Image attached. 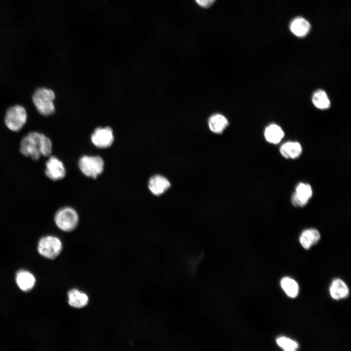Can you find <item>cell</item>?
I'll list each match as a JSON object with an SVG mask.
<instances>
[{"instance_id":"obj_3","label":"cell","mask_w":351,"mask_h":351,"mask_svg":"<svg viewBox=\"0 0 351 351\" xmlns=\"http://www.w3.org/2000/svg\"><path fill=\"white\" fill-rule=\"evenodd\" d=\"M54 221L57 226L66 232L74 230L78 225V216L76 211L70 207H64L55 213Z\"/></svg>"},{"instance_id":"obj_21","label":"cell","mask_w":351,"mask_h":351,"mask_svg":"<svg viewBox=\"0 0 351 351\" xmlns=\"http://www.w3.org/2000/svg\"><path fill=\"white\" fill-rule=\"evenodd\" d=\"M276 343L286 351H294L298 348V345L296 342L284 336L277 338Z\"/></svg>"},{"instance_id":"obj_18","label":"cell","mask_w":351,"mask_h":351,"mask_svg":"<svg viewBox=\"0 0 351 351\" xmlns=\"http://www.w3.org/2000/svg\"><path fill=\"white\" fill-rule=\"evenodd\" d=\"M264 135L267 141L277 144L283 137L284 133L280 126L276 124H271L266 128Z\"/></svg>"},{"instance_id":"obj_8","label":"cell","mask_w":351,"mask_h":351,"mask_svg":"<svg viewBox=\"0 0 351 351\" xmlns=\"http://www.w3.org/2000/svg\"><path fill=\"white\" fill-rule=\"evenodd\" d=\"M91 141L96 147L106 148L110 147L114 141L112 129L109 127L97 128L91 136Z\"/></svg>"},{"instance_id":"obj_10","label":"cell","mask_w":351,"mask_h":351,"mask_svg":"<svg viewBox=\"0 0 351 351\" xmlns=\"http://www.w3.org/2000/svg\"><path fill=\"white\" fill-rule=\"evenodd\" d=\"M170 186L171 183L169 180L160 175L152 176L149 181V189L151 193L156 195L163 194Z\"/></svg>"},{"instance_id":"obj_2","label":"cell","mask_w":351,"mask_h":351,"mask_svg":"<svg viewBox=\"0 0 351 351\" xmlns=\"http://www.w3.org/2000/svg\"><path fill=\"white\" fill-rule=\"evenodd\" d=\"M54 92L51 89L39 88L35 90L33 96V102L38 111L43 116H49L54 113L55 107L53 101Z\"/></svg>"},{"instance_id":"obj_7","label":"cell","mask_w":351,"mask_h":351,"mask_svg":"<svg viewBox=\"0 0 351 351\" xmlns=\"http://www.w3.org/2000/svg\"><path fill=\"white\" fill-rule=\"evenodd\" d=\"M45 176L53 181L63 179L66 175V170L61 161L55 156H50L45 163Z\"/></svg>"},{"instance_id":"obj_4","label":"cell","mask_w":351,"mask_h":351,"mask_svg":"<svg viewBox=\"0 0 351 351\" xmlns=\"http://www.w3.org/2000/svg\"><path fill=\"white\" fill-rule=\"evenodd\" d=\"M62 244L60 240L53 235H46L39 241L38 251L42 256L50 259H55L60 253Z\"/></svg>"},{"instance_id":"obj_22","label":"cell","mask_w":351,"mask_h":351,"mask_svg":"<svg viewBox=\"0 0 351 351\" xmlns=\"http://www.w3.org/2000/svg\"><path fill=\"white\" fill-rule=\"evenodd\" d=\"M215 0H195L198 5L203 8L210 7Z\"/></svg>"},{"instance_id":"obj_15","label":"cell","mask_w":351,"mask_h":351,"mask_svg":"<svg viewBox=\"0 0 351 351\" xmlns=\"http://www.w3.org/2000/svg\"><path fill=\"white\" fill-rule=\"evenodd\" d=\"M330 292L333 299L339 300L347 297L349 291L344 282L340 279H335L332 282Z\"/></svg>"},{"instance_id":"obj_14","label":"cell","mask_w":351,"mask_h":351,"mask_svg":"<svg viewBox=\"0 0 351 351\" xmlns=\"http://www.w3.org/2000/svg\"><path fill=\"white\" fill-rule=\"evenodd\" d=\"M19 287L23 291H28L34 287L35 278L33 275L26 271L18 272L16 277Z\"/></svg>"},{"instance_id":"obj_20","label":"cell","mask_w":351,"mask_h":351,"mask_svg":"<svg viewBox=\"0 0 351 351\" xmlns=\"http://www.w3.org/2000/svg\"><path fill=\"white\" fill-rule=\"evenodd\" d=\"M280 284L282 289L288 296L294 298L297 296L299 288L294 280L285 277L281 279Z\"/></svg>"},{"instance_id":"obj_17","label":"cell","mask_w":351,"mask_h":351,"mask_svg":"<svg viewBox=\"0 0 351 351\" xmlns=\"http://www.w3.org/2000/svg\"><path fill=\"white\" fill-rule=\"evenodd\" d=\"M280 152L286 158L294 159L300 155L302 147L297 142H287L281 145Z\"/></svg>"},{"instance_id":"obj_12","label":"cell","mask_w":351,"mask_h":351,"mask_svg":"<svg viewBox=\"0 0 351 351\" xmlns=\"http://www.w3.org/2000/svg\"><path fill=\"white\" fill-rule=\"evenodd\" d=\"M320 239L319 232L317 230L312 228L305 230L302 233L299 237V241L304 248L308 250L317 243Z\"/></svg>"},{"instance_id":"obj_13","label":"cell","mask_w":351,"mask_h":351,"mask_svg":"<svg viewBox=\"0 0 351 351\" xmlns=\"http://www.w3.org/2000/svg\"><path fill=\"white\" fill-rule=\"evenodd\" d=\"M68 303L76 308H82L88 302V296L77 289H73L68 292Z\"/></svg>"},{"instance_id":"obj_1","label":"cell","mask_w":351,"mask_h":351,"mask_svg":"<svg viewBox=\"0 0 351 351\" xmlns=\"http://www.w3.org/2000/svg\"><path fill=\"white\" fill-rule=\"evenodd\" d=\"M52 148V142L48 137L43 134L32 132L22 139L20 151L24 156L38 160L41 156H50Z\"/></svg>"},{"instance_id":"obj_11","label":"cell","mask_w":351,"mask_h":351,"mask_svg":"<svg viewBox=\"0 0 351 351\" xmlns=\"http://www.w3.org/2000/svg\"><path fill=\"white\" fill-rule=\"evenodd\" d=\"M290 29L296 36L302 38L306 36L311 29L309 21L302 17L294 19L290 23Z\"/></svg>"},{"instance_id":"obj_16","label":"cell","mask_w":351,"mask_h":351,"mask_svg":"<svg viewBox=\"0 0 351 351\" xmlns=\"http://www.w3.org/2000/svg\"><path fill=\"white\" fill-rule=\"evenodd\" d=\"M228 125L227 119L220 114H214L208 120V125L210 130L216 134L222 133Z\"/></svg>"},{"instance_id":"obj_19","label":"cell","mask_w":351,"mask_h":351,"mask_svg":"<svg viewBox=\"0 0 351 351\" xmlns=\"http://www.w3.org/2000/svg\"><path fill=\"white\" fill-rule=\"evenodd\" d=\"M312 101L314 106L319 109H326L330 107V101L326 92L323 90H318L313 94Z\"/></svg>"},{"instance_id":"obj_5","label":"cell","mask_w":351,"mask_h":351,"mask_svg":"<svg viewBox=\"0 0 351 351\" xmlns=\"http://www.w3.org/2000/svg\"><path fill=\"white\" fill-rule=\"evenodd\" d=\"M27 117L25 108L21 105H16L7 109L5 116V123L9 129L17 132L25 124Z\"/></svg>"},{"instance_id":"obj_6","label":"cell","mask_w":351,"mask_h":351,"mask_svg":"<svg viewBox=\"0 0 351 351\" xmlns=\"http://www.w3.org/2000/svg\"><path fill=\"white\" fill-rule=\"evenodd\" d=\"M78 166L86 176L96 178L104 169V162L99 156H84L79 160Z\"/></svg>"},{"instance_id":"obj_9","label":"cell","mask_w":351,"mask_h":351,"mask_svg":"<svg viewBox=\"0 0 351 351\" xmlns=\"http://www.w3.org/2000/svg\"><path fill=\"white\" fill-rule=\"evenodd\" d=\"M312 195V189L309 184L299 183L292 196V203L295 207H303L307 204Z\"/></svg>"}]
</instances>
